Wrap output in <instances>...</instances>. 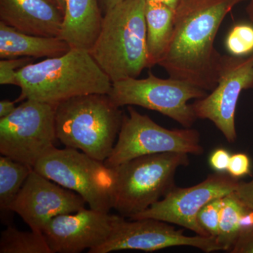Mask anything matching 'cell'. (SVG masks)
<instances>
[{
	"label": "cell",
	"instance_id": "34",
	"mask_svg": "<svg viewBox=\"0 0 253 253\" xmlns=\"http://www.w3.org/2000/svg\"><path fill=\"white\" fill-rule=\"evenodd\" d=\"M54 1L56 3V4L59 6L60 9L62 10L63 13H64L65 3H66V0H54Z\"/></svg>",
	"mask_w": 253,
	"mask_h": 253
},
{
	"label": "cell",
	"instance_id": "6",
	"mask_svg": "<svg viewBox=\"0 0 253 253\" xmlns=\"http://www.w3.org/2000/svg\"><path fill=\"white\" fill-rule=\"evenodd\" d=\"M50 180L77 193L89 208L110 212L114 206L116 171L79 150L54 147L33 168Z\"/></svg>",
	"mask_w": 253,
	"mask_h": 253
},
{
	"label": "cell",
	"instance_id": "21",
	"mask_svg": "<svg viewBox=\"0 0 253 253\" xmlns=\"http://www.w3.org/2000/svg\"><path fill=\"white\" fill-rule=\"evenodd\" d=\"M248 210L233 193L221 199L219 234L216 239L222 251L229 252L232 249L241 231L240 218Z\"/></svg>",
	"mask_w": 253,
	"mask_h": 253
},
{
	"label": "cell",
	"instance_id": "9",
	"mask_svg": "<svg viewBox=\"0 0 253 253\" xmlns=\"http://www.w3.org/2000/svg\"><path fill=\"white\" fill-rule=\"evenodd\" d=\"M56 106L26 99L10 116L0 119V153L34 168L55 147Z\"/></svg>",
	"mask_w": 253,
	"mask_h": 253
},
{
	"label": "cell",
	"instance_id": "28",
	"mask_svg": "<svg viewBox=\"0 0 253 253\" xmlns=\"http://www.w3.org/2000/svg\"><path fill=\"white\" fill-rule=\"evenodd\" d=\"M230 158L231 155L227 150L217 149L211 155L210 165L217 172H223L227 171Z\"/></svg>",
	"mask_w": 253,
	"mask_h": 253
},
{
	"label": "cell",
	"instance_id": "10",
	"mask_svg": "<svg viewBox=\"0 0 253 253\" xmlns=\"http://www.w3.org/2000/svg\"><path fill=\"white\" fill-rule=\"evenodd\" d=\"M239 182L229 174L219 172L211 174L197 185L187 188L174 186L162 200L129 219L151 218L180 226L197 235L211 236L200 225V211L213 200L234 192Z\"/></svg>",
	"mask_w": 253,
	"mask_h": 253
},
{
	"label": "cell",
	"instance_id": "33",
	"mask_svg": "<svg viewBox=\"0 0 253 253\" xmlns=\"http://www.w3.org/2000/svg\"><path fill=\"white\" fill-rule=\"evenodd\" d=\"M246 12L250 20L253 23V0H250L249 4L246 8Z\"/></svg>",
	"mask_w": 253,
	"mask_h": 253
},
{
	"label": "cell",
	"instance_id": "25",
	"mask_svg": "<svg viewBox=\"0 0 253 253\" xmlns=\"http://www.w3.org/2000/svg\"><path fill=\"white\" fill-rule=\"evenodd\" d=\"M227 172L236 179L249 174L251 172V160L249 156L241 153L231 155Z\"/></svg>",
	"mask_w": 253,
	"mask_h": 253
},
{
	"label": "cell",
	"instance_id": "27",
	"mask_svg": "<svg viewBox=\"0 0 253 253\" xmlns=\"http://www.w3.org/2000/svg\"><path fill=\"white\" fill-rule=\"evenodd\" d=\"M233 194L245 207L253 211V179L249 182H239Z\"/></svg>",
	"mask_w": 253,
	"mask_h": 253
},
{
	"label": "cell",
	"instance_id": "22",
	"mask_svg": "<svg viewBox=\"0 0 253 253\" xmlns=\"http://www.w3.org/2000/svg\"><path fill=\"white\" fill-rule=\"evenodd\" d=\"M226 49L234 56H247L253 54V26L239 23L231 28L225 41Z\"/></svg>",
	"mask_w": 253,
	"mask_h": 253
},
{
	"label": "cell",
	"instance_id": "14",
	"mask_svg": "<svg viewBox=\"0 0 253 253\" xmlns=\"http://www.w3.org/2000/svg\"><path fill=\"white\" fill-rule=\"evenodd\" d=\"M119 217L84 208L77 212L56 216L42 232L52 253H79L106 242Z\"/></svg>",
	"mask_w": 253,
	"mask_h": 253
},
{
	"label": "cell",
	"instance_id": "20",
	"mask_svg": "<svg viewBox=\"0 0 253 253\" xmlns=\"http://www.w3.org/2000/svg\"><path fill=\"white\" fill-rule=\"evenodd\" d=\"M0 253H52L42 231H22L9 224L1 233Z\"/></svg>",
	"mask_w": 253,
	"mask_h": 253
},
{
	"label": "cell",
	"instance_id": "2",
	"mask_svg": "<svg viewBox=\"0 0 253 253\" xmlns=\"http://www.w3.org/2000/svg\"><path fill=\"white\" fill-rule=\"evenodd\" d=\"M17 78L21 91L16 102L34 99L54 106L81 95L108 94L112 86L89 50L82 48L28 65Z\"/></svg>",
	"mask_w": 253,
	"mask_h": 253
},
{
	"label": "cell",
	"instance_id": "32",
	"mask_svg": "<svg viewBox=\"0 0 253 253\" xmlns=\"http://www.w3.org/2000/svg\"><path fill=\"white\" fill-rule=\"evenodd\" d=\"M146 1H156V2L163 3V4L167 5L171 9L175 11L176 7L180 2L181 0H146Z\"/></svg>",
	"mask_w": 253,
	"mask_h": 253
},
{
	"label": "cell",
	"instance_id": "16",
	"mask_svg": "<svg viewBox=\"0 0 253 253\" xmlns=\"http://www.w3.org/2000/svg\"><path fill=\"white\" fill-rule=\"evenodd\" d=\"M103 17L99 0H66L59 38L71 48L89 50L99 36Z\"/></svg>",
	"mask_w": 253,
	"mask_h": 253
},
{
	"label": "cell",
	"instance_id": "19",
	"mask_svg": "<svg viewBox=\"0 0 253 253\" xmlns=\"http://www.w3.org/2000/svg\"><path fill=\"white\" fill-rule=\"evenodd\" d=\"M33 168L7 156H0V211L2 220L9 221L10 207Z\"/></svg>",
	"mask_w": 253,
	"mask_h": 253
},
{
	"label": "cell",
	"instance_id": "7",
	"mask_svg": "<svg viewBox=\"0 0 253 253\" xmlns=\"http://www.w3.org/2000/svg\"><path fill=\"white\" fill-rule=\"evenodd\" d=\"M204 151L199 131L191 128L166 129L128 106L117 141L104 163L107 167L115 168L147 155L184 153L201 156Z\"/></svg>",
	"mask_w": 253,
	"mask_h": 253
},
{
	"label": "cell",
	"instance_id": "11",
	"mask_svg": "<svg viewBox=\"0 0 253 253\" xmlns=\"http://www.w3.org/2000/svg\"><path fill=\"white\" fill-rule=\"evenodd\" d=\"M217 84L191 104L196 118L209 120L229 142L236 141V106L241 92L253 86V54L221 56Z\"/></svg>",
	"mask_w": 253,
	"mask_h": 253
},
{
	"label": "cell",
	"instance_id": "5",
	"mask_svg": "<svg viewBox=\"0 0 253 253\" xmlns=\"http://www.w3.org/2000/svg\"><path fill=\"white\" fill-rule=\"evenodd\" d=\"M189 164V154L163 153L140 156L115 167L113 209L126 218L142 212L175 186L176 170Z\"/></svg>",
	"mask_w": 253,
	"mask_h": 253
},
{
	"label": "cell",
	"instance_id": "31",
	"mask_svg": "<svg viewBox=\"0 0 253 253\" xmlns=\"http://www.w3.org/2000/svg\"><path fill=\"white\" fill-rule=\"evenodd\" d=\"M123 0H99V4L100 9L102 13L103 16H104L108 11L113 9L116 5L122 2Z\"/></svg>",
	"mask_w": 253,
	"mask_h": 253
},
{
	"label": "cell",
	"instance_id": "23",
	"mask_svg": "<svg viewBox=\"0 0 253 253\" xmlns=\"http://www.w3.org/2000/svg\"><path fill=\"white\" fill-rule=\"evenodd\" d=\"M221 199L222 198H219L208 203L201 210L198 215L200 225L207 231L210 236L215 239L219 234Z\"/></svg>",
	"mask_w": 253,
	"mask_h": 253
},
{
	"label": "cell",
	"instance_id": "4",
	"mask_svg": "<svg viewBox=\"0 0 253 253\" xmlns=\"http://www.w3.org/2000/svg\"><path fill=\"white\" fill-rule=\"evenodd\" d=\"M123 116L108 94L74 96L56 106V137L66 148L104 162L117 141Z\"/></svg>",
	"mask_w": 253,
	"mask_h": 253
},
{
	"label": "cell",
	"instance_id": "18",
	"mask_svg": "<svg viewBox=\"0 0 253 253\" xmlns=\"http://www.w3.org/2000/svg\"><path fill=\"white\" fill-rule=\"evenodd\" d=\"M174 10L163 3L146 1L145 18L149 68L159 64L169 49L174 33Z\"/></svg>",
	"mask_w": 253,
	"mask_h": 253
},
{
	"label": "cell",
	"instance_id": "17",
	"mask_svg": "<svg viewBox=\"0 0 253 253\" xmlns=\"http://www.w3.org/2000/svg\"><path fill=\"white\" fill-rule=\"evenodd\" d=\"M59 37L32 36L0 21V58H54L71 50Z\"/></svg>",
	"mask_w": 253,
	"mask_h": 253
},
{
	"label": "cell",
	"instance_id": "26",
	"mask_svg": "<svg viewBox=\"0 0 253 253\" xmlns=\"http://www.w3.org/2000/svg\"><path fill=\"white\" fill-rule=\"evenodd\" d=\"M231 253H253V228L240 231L232 249Z\"/></svg>",
	"mask_w": 253,
	"mask_h": 253
},
{
	"label": "cell",
	"instance_id": "3",
	"mask_svg": "<svg viewBox=\"0 0 253 253\" xmlns=\"http://www.w3.org/2000/svg\"><path fill=\"white\" fill-rule=\"evenodd\" d=\"M145 6L146 0H123L103 17L89 51L112 83L149 68Z\"/></svg>",
	"mask_w": 253,
	"mask_h": 253
},
{
	"label": "cell",
	"instance_id": "12",
	"mask_svg": "<svg viewBox=\"0 0 253 253\" xmlns=\"http://www.w3.org/2000/svg\"><path fill=\"white\" fill-rule=\"evenodd\" d=\"M175 246H190L205 253L222 251L212 236H186L169 223L158 219L126 220L120 215L111 236L104 244L89 250V253H109L124 250L154 252Z\"/></svg>",
	"mask_w": 253,
	"mask_h": 253
},
{
	"label": "cell",
	"instance_id": "15",
	"mask_svg": "<svg viewBox=\"0 0 253 253\" xmlns=\"http://www.w3.org/2000/svg\"><path fill=\"white\" fill-rule=\"evenodd\" d=\"M63 18L54 0H0V21L26 34L59 37Z\"/></svg>",
	"mask_w": 253,
	"mask_h": 253
},
{
	"label": "cell",
	"instance_id": "13",
	"mask_svg": "<svg viewBox=\"0 0 253 253\" xmlns=\"http://www.w3.org/2000/svg\"><path fill=\"white\" fill-rule=\"evenodd\" d=\"M86 203L77 193L50 180L34 169L18 193L10 211L22 218L31 230L42 231L53 218L77 212Z\"/></svg>",
	"mask_w": 253,
	"mask_h": 253
},
{
	"label": "cell",
	"instance_id": "29",
	"mask_svg": "<svg viewBox=\"0 0 253 253\" xmlns=\"http://www.w3.org/2000/svg\"><path fill=\"white\" fill-rule=\"evenodd\" d=\"M239 226L241 231L248 230L253 228V211L248 210L240 218Z\"/></svg>",
	"mask_w": 253,
	"mask_h": 253
},
{
	"label": "cell",
	"instance_id": "8",
	"mask_svg": "<svg viewBox=\"0 0 253 253\" xmlns=\"http://www.w3.org/2000/svg\"><path fill=\"white\" fill-rule=\"evenodd\" d=\"M208 94L186 82L170 77L163 79L149 72L144 79L130 78L112 83L108 95L118 107L141 106L191 128L197 118L189 101L202 99Z\"/></svg>",
	"mask_w": 253,
	"mask_h": 253
},
{
	"label": "cell",
	"instance_id": "24",
	"mask_svg": "<svg viewBox=\"0 0 253 253\" xmlns=\"http://www.w3.org/2000/svg\"><path fill=\"white\" fill-rule=\"evenodd\" d=\"M33 63L31 57L3 59L0 61V84L19 86L17 73L21 68Z\"/></svg>",
	"mask_w": 253,
	"mask_h": 253
},
{
	"label": "cell",
	"instance_id": "1",
	"mask_svg": "<svg viewBox=\"0 0 253 253\" xmlns=\"http://www.w3.org/2000/svg\"><path fill=\"white\" fill-rule=\"evenodd\" d=\"M244 1L181 0L170 45L158 66L170 78L212 91L222 56L214 47L216 36L227 14Z\"/></svg>",
	"mask_w": 253,
	"mask_h": 253
},
{
	"label": "cell",
	"instance_id": "30",
	"mask_svg": "<svg viewBox=\"0 0 253 253\" xmlns=\"http://www.w3.org/2000/svg\"><path fill=\"white\" fill-rule=\"evenodd\" d=\"M16 101L2 100L0 101V119L10 116L16 109Z\"/></svg>",
	"mask_w": 253,
	"mask_h": 253
}]
</instances>
